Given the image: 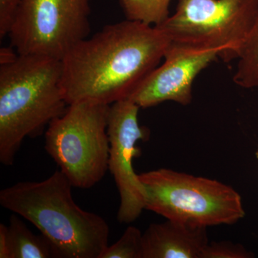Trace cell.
Listing matches in <instances>:
<instances>
[{
    "label": "cell",
    "mask_w": 258,
    "mask_h": 258,
    "mask_svg": "<svg viewBox=\"0 0 258 258\" xmlns=\"http://www.w3.org/2000/svg\"><path fill=\"white\" fill-rule=\"evenodd\" d=\"M72 184L56 171L40 181H20L0 191V205L23 217L50 241L61 258H100L108 246L109 226L80 208Z\"/></svg>",
    "instance_id": "7a4b0ae2"
},
{
    "label": "cell",
    "mask_w": 258,
    "mask_h": 258,
    "mask_svg": "<svg viewBox=\"0 0 258 258\" xmlns=\"http://www.w3.org/2000/svg\"><path fill=\"white\" fill-rule=\"evenodd\" d=\"M145 210L197 227L232 225L245 212L240 194L217 180L159 169L139 174Z\"/></svg>",
    "instance_id": "277c9868"
},
{
    "label": "cell",
    "mask_w": 258,
    "mask_h": 258,
    "mask_svg": "<svg viewBox=\"0 0 258 258\" xmlns=\"http://www.w3.org/2000/svg\"><path fill=\"white\" fill-rule=\"evenodd\" d=\"M139 108L132 100L124 99L110 105L108 113V170L120 195L117 213L120 223L135 221L145 210V190L133 167L134 158L140 154L137 143L147 136L139 123Z\"/></svg>",
    "instance_id": "ba28073f"
},
{
    "label": "cell",
    "mask_w": 258,
    "mask_h": 258,
    "mask_svg": "<svg viewBox=\"0 0 258 258\" xmlns=\"http://www.w3.org/2000/svg\"><path fill=\"white\" fill-rule=\"evenodd\" d=\"M13 49L14 47L13 46L2 47L0 50V66L11 63L18 58L19 54H15Z\"/></svg>",
    "instance_id": "ac0fdd59"
},
{
    "label": "cell",
    "mask_w": 258,
    "mask_h": 258,
    "mask_svg": "<svg viewBox=\"0 0 258 258\" xmlns=\"http://www.w3.org/2000/svg\"><path fill=\"white\" fill-rule=\"evenodd\" d=\"M170 44L157 27L128 20L106 25L62 59L66 103L111 105L128 99L164 59Z\"/></svg>",
    "instance_id": "6da1fadb"
},
{
    "label": "cell",
    "mask_w": 258,
    "mask_h": 258,
    "mask_svg": "<svg viewBox=\"0 0 258 258\" xmlns=\"http://www.w3.org/2000/svg\"><path fill=\"white\" fill-rule=\"evenodd\" d=\"M258 13V0H179L160 28L171 45L217 51L225 62L238 58Z\"/></svg>",
    "instance_id": "8992f818"
},
{
    "label": "cell",
    "mask_w": 258,
    "mask_h": 258,
    "mask_svg": "<svg viewBox=\"0 0 258 258\" xmlns=\"http://www.w3.org/2000/svg\"><path fill=\"white\" fill-rule=\"evenodd\" d=\"M256 157H257V159H258V149H257V152H256Z\"/></svg>",
    "instance_id": "d6986e66"
},
{
    "label": "cell",
    "mask_w": 258,
    "mask_h": 258,
    "mask_svg": "<svg viewBox=\"0 0 258 258\" xmlns=\"http://www.w3.org/2000/svg\"><path fill=\"white\" fill-rule=\"evenodd\" d=\"M62 60L19 55L0 66V161L14 163L24 139L34 138L57 117L68 103L62 87Z\"/></svg>",
    "instance_id": "3957f363"
},
{
    "label": "cell",
    "mask_w": 258,
    "mask_h": 258,
    "mask_svg": "<svg viewBox=\"0 0 258 258\" xmlns=\"http://www.w3.org/2000/svg\"><path fill=\"white\" fill-rule=\"evenodd\" d=\"M109 108L97 102L74 103L47 126L45 150L74 187L90 189L108 170Z\"/></svg>",
    "instance_id": "5b68a950"
},
{
    "label": "cell",
    "mask_w": 258,
    "mask_h": 258,
    "mask_svg": "<svg viewBox=\"0 0 258 258\" xmlns=\"http://www.w3.org/2000/svg\"><path fill=\"white\" fill-rule=\"evenodd\" d=\"M219 57L217 51L195 52L169 45L164 62L153 70L128 99L142 108L174 101L187 106L192 101L194 81Z\"/></svg>",
    "instance_id": "9c48e42d"
},
{
    "label": "cell",
    "mask_w": 258,
    "mask_h": 258,
    "mask_svg": "<svg viewBox=\"0 0 258 258\" xmlns=\"http://www.w3.org/2000/svg\"><path fill=\"white\" fill-rule=\"evenodd\" d=\"M22 0H0V37L9 35Z\"/></svg>",
    "instance_id": "2e32d148"
},
{
    "label": "cell",
    "mask_w": 258,
    "mask_h": 258,
    "mask_svg": "<svg viewBox=\"0 0 258 258\" xmlns=\"http://www.w3.org/2000/svg\"><path fill=\"white\" fill-rule=\"evenodd\" d=\"M237 60L234 83L247 89L258 87V13Z\"/></svg>",
    "instance_id": "7c38bea8"
},
{
    "label": "cell",
    "mask_w": 258,
    "mask_h": 258,
    "mask_svg": "<svg viewBox=\"0 0 258 258\" xmlns=\"http://www.w3.org/2000/svg\"><path fill=\"white\" fill-rule=\"evenodd\" d=\"M142 235L137 227H127L119 240L108 245L100 258H142Z\"/></svg>",
    "instance_id": "5bb4252c"
},
{
    "label": "cell",
    "mask_w": 258,
    "mask_h": 258,
    "mask_svg": "<svg viewBox=\"0 0 258 258\" xmlns=\"http://www.w3.org/2000/svg\"><path fill=\"white\" fill-rule=\"evenodd\" d=\"M253 254L240 244L229 241L209 242L202 258H250Z\"/></svg>",
    "instance_id": "9a60e30c"
},
{
    "label": "cell",
    "mask_w": 258,
    "mask_h": 258,
    "mask_svg": "<svg viewBox=\"0 0 258 258\" xmlns=\"http://www.w3.org/2000/svg\"><path fill=\"white\" fill-rule=\"evenodd\" d=\"M207 227L167 221L149 225L142 235V258H202Z\"/></svg>",
    "instance_id": "30bf717a"
},
{
    "label": "cell",
    "mask_w": 258,
    "mask_h": 258,
    "mask_svg": "<svg viewBox=\"0 0 258 258\" xmlns=\"http://www.w3.org/2000/svg\"><path fill=\"white\" fill-rule=\"evenodd\" d=\"M91 0H22L9 36L19 55L62 60L91 32Z\"/></svg>",
    "instance_id": "52a82bcc"
},
{
    "label": "cell",
    "mask_w": 258,
    "mask_h": 258,
    "mask_svg": "<svg viewBox=\"0 0 258 258\" xmlns=\"http://www.w3.org/2000/svg\"><path fill=\"white\" fill-rule=\"evenodd\" d=\"M8 227L10 258L59 257L50 241L32 233L17 214L10 217Z\"/></svg>",
    "instance_id": "8fae6325"
},
{
    "label": "cell",
    "mask_w": 258,
    "mask_h": 258,
    "mask_svg": "<svg viewBox=\"0 0 258 258\" xmlns=\"http://www.w3.org/2000/svg\"><path fill=\"white\" fill-rule=\"evenodd\" d=\"M0 258H10L8 227L5 224L0 225Z\"/></svg>",
    "instance_id": "e0dca14e"
},
{
    "label": "cell",
    "mask_w": 258,
    "mask_h": 258,
    "mask_svg": "<svg viewBox=\"0 0 258 258\" xmlns=\"http://www.w3.org/2000/svg\"><path fill=\"white\" fill-rule=\"evenodd\" d=\"M172 0H118L125 20L159 26L170 16Z\"/></svg>",
    "instance_id": "4fadbf2b"
}]
</instances>
